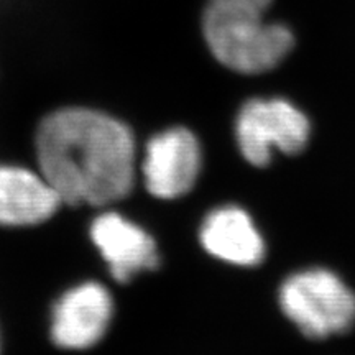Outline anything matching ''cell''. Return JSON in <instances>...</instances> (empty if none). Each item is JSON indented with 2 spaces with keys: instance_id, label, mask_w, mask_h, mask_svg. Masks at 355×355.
<instances>
[{
  "instance_id": "cell-1",
  "label": "cell",
  "mask_w": 355,
  "mask_h": 355,
  "mask_svg": "<svg viewBox=\"0 0 355 355\" xmlns=\"http://www.w3.org/2000/svg\"><path fill=\"white\" fill-rule=\"evenodd\" d=\"M35 152L40 173L69 206H110L135 184L133 132L101 110L63 107L48 114L38 125Z\"/></svg>"
},
{
  "instance_id": "cell-2",
  "label": "cell",
  "mask_w": 355,
  "mask_h": 355,
  "mask_svg": "<svg viewBox=\"0 0 355 355\" xmlns=\"http://www.w3.org/2000/svg\"><path fill=\"white\" fill-rule=\"evenodd\" d=\"M273 0H207L202 37L212 56L225 68L260 74L282 63L295 37L283 24L266 21Z\"/></svg>"
},
{
  "instance_id": "cell-3",
  "label": "cell",
  "mask_w": 355,
  "mask_h": 355,
  "mask_svg": "<svg viewBox=\"0 0 355 355\" xmlns=\"http://www.w3.org/2000/svg\"><path fill=\"white\" fill-rule=\"evenodd\" d=\"M278 301L283 314L309 339L344 334L355 324V295L329 270L313 268L288 277Z\"/></svg>"
},
{
  "instance_id": "cell-4",
  "label": "cell",
  "mask_w": 355,
  "mask_h": 355,
  "mask_svg": "<svg viewBox=\"0 0 355 355\" xmlns=\"http://www.w3.org/2000/svg\"><path fill=\"white\" fill-rule=\"evenodd\" d=\"M308 117L285 99H250L242 105L235 122V137L243 158L263 168L273 150L285 155L303 152L309 140Z\"/></svg>"
},
{
  "instance_id": "cell-5",
  "label": "cell",
  "mask_w": 355,
  "mask_h": 355,
  "mask_svg": "<svg viewBox=\"0 0 355 355\" xmlns=\"http://www.w3.org/2000/svg\"><path fill=\"white\" fill-rule=\"evenodd\" d=\"M201 145L184 127H173L150 139L145 148L141 175L146 189L158 199L188 194L201 173Z\"/></svg>"
},
{
  "instance_id": "cell-6",
  "label": "cell",
  "mask_w": 355,
  "mask_h": 355,
  "mask_svg": "<svg viewBox=\"0 0 355 355\" xmlns=\"http://www.w3.org/2000/svg\"><path fill=\"white\" fill-rule=\"evenodd\" d=\"M114 316L107 288L84 282L63 293L51 313V340L66 350H84L101 343Z\"/></svg>"
},
{
  "instance_id": "cell-7",
  "label": "cell",
  "mask_w": 355,
  "mask_h": 355,
  "mask_svg": "<svg viewBox=\"0 0 355 355\" xmlns=\"http://www.w3.org/2000/svg\"><path fill=\"white\" fill-rule=\"evenodd\" d=\"M89 234L115 282H130L159 263L158 247L152 235L119 212L107 211L97 216Z\"/></svg>"
},
{
  "instance_id": "cell-8",
  "label": "cell",
  "mask_w": 355,
  "mask_h": 355,
  "mask_svg": "<svg viewBox=\"0 0 355 355\" xmlns=\"http://www.w3.org/2000/svg\"><path fill=\"white\" fill-rule=\"evenodd\" d=\"M63 204L42 173L0 163V225L32 227L51 219Z\"/></svg>"
},
{
  "instance_id": "cell-9",
  "label": "cell",
  "mask_w": 355,
  "mask_h": 355,
  "mask_svg": "<svg viewBox=\"0 0 355 355\" xmlns=\"http://www.w3.org/2000/svg\"><path fill=\"white\" fill-rule=\"evenodd\" d=\"M207 254L239 266H255L265 259V242L242 207L220 206L211 211L199 229Z\"/></svg>"
}]
</instances>
